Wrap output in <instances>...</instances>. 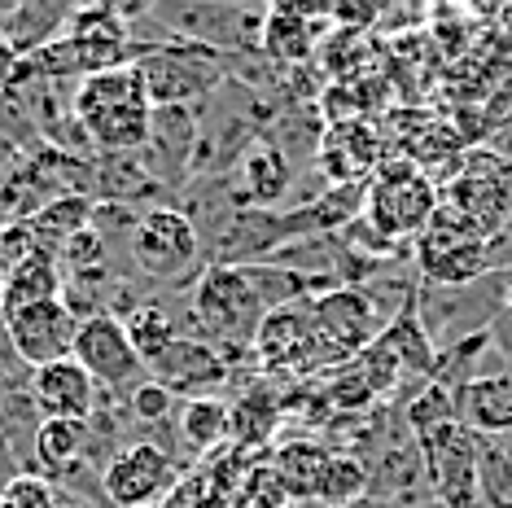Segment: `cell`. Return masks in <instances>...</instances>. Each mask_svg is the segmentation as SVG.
Segmentation results:
<instances>
[{
  "instance_id": "8992f818",
  "label": "cell",
  "mask_w": 512,
  "mask_h": 508,
  "mask_svg": "<svg viewBox=\"0 0 512 508\" xmlns=\"http://www.w3.org/2000/svg\"><path fill=\"white\" fill-rule=\"evenodd\" d=\"M71 360L84 368L106 395H119V399L132 395L141 381H149V368L141 355H136L132 338H127L123 316H114V311H97V316L79 320Z\"/></svg>"
},
{
  "instance_id": "7402d4cb",
  "label": "cell",
  "mask_w": 512,
  "mask_h": 508,
  "mask_svg": "<svg viewBox=\"0 0 512 508\" xmlns=\"http://www.w3.org/2000/svg\"><path fill=\"white\" fill-rule=\"evenodd\" d=\"M92 215H97V202H92V198H79V193L53 198L49 206H44V211H36V215L27 219L31 241H36V250L57 254V250H62L75 233H84V228H92Z\"/></svg>"
},
{
  "instance_id": "3957f363",
  "label": "cell",
  "mask_w": 512,
  "mask_h": 508,
  "mask_svg": "<svg viewBox=\"0 0 512 508\" xmlns=\"http://www.w3.org/2000/svg\"><path fill=\"white\" fill-rule=\"evenodd\" d=\"M272 311L254 294L246 268H206L193 290V320L206 333V342L228 351V346H250L259 338L263 320Z\"/></svg>"
},
{
  "instance_id": "7c38bea8",
  "label": "cell",
  "mask_w": 512,
  "mask_h": 508,
  "mask_svg": "<svg viewBox=\"0 0 512 508\" xmlns=\"http://www.w3.org/2000/svg\"><path fill=\"white\" fill-rule=\"evenodd\" d=\"M416 268H421L429 285H469L495 268L491 241L469 237V233H460V228L434 219V224L416 237Z\"/></svg>"
},
{
  "instance_id": "1f68e13d",
  "label": "cell",
  "mask_w": 512,
  "mask_h": 508,
  "mask_svg": "<svg viewBox=\"0 0 512 508\" xmlns=\"http://www.w3.org/2000/svg\"><path fill=\"white\" fill-rule=\"evenodd\" d=\"M18 71H22V57L9 49L5 40H0V97H5L9 88H14V79H18Z\"/></svg>"
},
{
  "instance_id": "8fae6325",
  "label": "cell",
  "mask_w": 512,
  "mask_h": 508,
  "mask_svg": "<svg viewBox=\"0 0 512 508\" xmlns=\"http://www.w3.org/2000/svg\"><path fill=\"white\" fill-rule=\"evenodd\" d=\"M307 311L311 325H316V338L329 355H355L386 333L377 303L364 290H351V285H333V290L316 294Z\"/></svg>"
},
{
  "instance_id": "30bf717a",
  "label": "cell",
  "mask_w": 512,
  "mask_h": 508,
  "mask_svg": "<svg viewBox=\"0 0 512 508\" xmlns=\"http://www.w3.org/2000/svg\"><path fill=\"white\" fill-rule=\"evenodd\" d=\"M75 333H79V316L62 303V298L22 307L5 320L9 355H14L22 368H44V364H57V360H71Z\"/></svg>"
},
{
  "instance_id": "7a4b0ae2",
  "label": "cell",
  "mask_w": 512,
  "mask_h": 508,
  "mask_svg": "<svg viewBox=\"0 0 512 508\" xmlns=\"http://www.w3.org/2000/svg\"><path fill=\"white\" fill-rule=\"evenodd\" d=\"M132 66L141 75L154 110H162V106H193V101L215 97L232 79L237 53L193 40H158L149 49H132Z\"/></svg>"
},
{
  "instance_id": "836d02e7",
  "label": "cell",
  "mask_w": 512,
  "mask_h": 508,
  "mask_svg": "<svg viewBox=\"0 0 512 508\" xmlns=\"http://www.w3.org/2000/svg\"><path fill=\"white\" fill-rule=\"evenodd\" d=\"M71 508H110V504H71Z\"/></svg>"
},
{
  "instance_id": "484cf974",
  "label": "cell",
  "mask_w": 512,
  "mask_h": 508,
  "mask_svg": "<svg viewBox=\"0 0 512 508\" xmlns=\"http://www.w3.org/2000/svg\"><path fill=\"white\" fill-rule=\"evenodd\" d=\"M127 338H132V346H136V355L145 360V368L158 360L162 351H167L171 342L180 338V329H176V316H167L162 307H154V303H136L132 311H127Z\"/></svg>"
},
{
  "instance_id": "603a6c76",
  "label": "cell",
  "mask_w": 512,
  "mask_h": 508,
  "mask_svg": "<svg viewBox=\"0 0 512 508\" xmlns=\"http://www.w3.org/2000/svg\"><path fill=\"white\" fill-rule=\"evenodd\" d=\"M316 44V27H311V14L298 5H276L263 14V31H259V49L267 57H281V62H298V57L311 53Z\"/></svg>"
},
{
  "instance_id": "f546056e",
  "label": "cell",
  "mask_w": 512,
  "mask_h": 508,
  "mask_svg": "<svg viewBox=\"0 0 512 508\" xmlns=\"http://www.w3.org/2000/svg\"><path fill=\"white\" fill-rule=\"evenodd\" d=\"M0 504L5 508H57V487H49L36 473H14L0 487Z\"/></svg>"
},
{
  "instance_id": "d4e9b609",
  "label": "cell",
  "mask_w": 512,
  "mask_h": 508,
  "mask_svg": "<svg viewBox=\"0 0 512 508\" xmlns=\"http://www.w3.org/2000/svg\"><path fill=\"white\" fill-rule=\"evenodd\" d=\"M180 438L189 452L211 456L219 443H228V403L215 399V395L189 399L180 408Z\"/></svg>"
},
{
  "instance_id": "f1b7e54d",
  "label": "cell",
  "mask_w": 512,
  "mask_h": 508,
  "mask_svg": "<svg viewBox=\"0 0 512 508\" xmlns=\"http://www.w3.org/2000/svg\"><path fill=\"white\" fill-rule=\"evenodd\" d=\"M276 421H281V403H272L263 390H250L237 408H228V438L232 443H263L272 438Z\"/></svg>"
},
{
  "instance_id": "9a60e30c",
  "label": "cell",
  "mask_w": 512,
  "mask_h": 508,
  "mask_svg": "<svg viewBox=\"0 0 512 508\" xmlns=\"http://www.w3.org/2000/svg\"><path fill=\"white\" fill-rule=\"evenodd\" d=\"M228 373L232 368L219 346L202 342V338H184V333L149 364V377H154L158 386H167L171 395H189V399H206L219 381H228Z\"/></svg>"
},
{
  "instance_id": "e0dca14e",
  "label": "cell",
  "mask_w": 512,
  "mask_h": 508,
  "mask_svg": "<svg viewBox=\"0 0 512 508\" xmlns=\"http://www.w3.org/2000/svg\"><path fill=\"white\" fill-rule=\"evenodd\" d=\"M316 163L329 184H368L381 167V141L368 123H333L316 145Z\"/></svg>"
},
{
  "instance_id": "e575fe53",
  "label": "cell",
  "mask_w": 512,
  "mask_h": 508,
  "mask_svg": "<svg viewBox=\"0 0 512 508\" xmlns=\"http://www.w3.org/2000/svg\"><path fill=\"white\" fill-rule=\"evenodd\" d=\"M154 508H171V504H167V500H162V504H154Z\"/></svg>"
},
{
  "instance_id": "d6a6232c",
  "label": "cell",
  "mask_w": 512,
  "mask_h": 508,
  "mask_svg": "<svg viewBox=\"0 0 512 508\" xmlns=\"http://www.w3.org/2000/svg\"><path fill=\"white\" fill-rule=\"evenodd\" d=\"M351 508H381L377 500H359V504H351Z\"/></svg>"
},
{
  "instance_id": "4fadbf2b",
  "label": "cell",
  "mask_w": 512,
  "mask_h": 508,
  "mask_svg": "<svg viewBox=\"0 0 512 508\" xmlns=\"http://www.w3.org/2000/svg\"><path fill=\"white\" fill-rule=\"evenodd\" d=\"M294 184V163L276 141H254L246 154L237 158L232 176H224V189L237 206H254V211H276L281 198Z\"/></svg>"
},
{
  "instance_id": "2e32d148",
  "label": "cell",
  "mask_w": 512,
  "mask_h": 508,
  "mask_svg": "<svg viewBox=\"0 0 512 508\" xmlns=\"http://www.w3.org/2000/svg\"><path fill=\"white\" fill-rule=\"evenodd\" d=\"M254 351H259L263 368H272V373L320 364V351H324V346H320V338H316V325H311L307 303L272 311V316L263 320L259 338H254Z\"/></svg>"
},
{
  "instance_id": "44dd1931",
  "label": "cell",
  "mask_w": 512,
  "mask_h": 508,
  "mask_svg": "<svg viewBox=\"0 0 512 508\" xmlns=\"http://www.w3.org/2000/svg\"><path fill=\"white\" fill-rule=\"evenodd\" d=\"M75 9L71 5H44V0H22V5L0 9V40L9 44L18 57L40 53L44 44H53L66 31Z\"/></svg>"
},
{
  "instance_id": "5b68a950",
  "label": "cell",
  "mask_w": 512,
  "mask_h": 508,
  "mask_svg": "<svg viewBox=\"0 0 512 508\" xmlns=\"http://www.w3.org/2000/svg\"><path fill=\"white\" fill-rule=\"evenodd\" d=\"M127 254L136 272L158 285H176L193 268H202V241L180 206H149L136 215L127 228Z\"/></svg>"
},
{
  "instance_id": "d6986e66",
  "label": "cell",
  "mask_w": 512,
  "mask_h": 508,
  "mask_svg": "<svg viewBox=\"0 0 512 508\" xmlns=\"http://www.w3.org/2000/svg\"><path fill=\"white\" fill-rule=\"evenodd\" d=\"M88 465V421H40L31 438V473L49 487L75 478Z\"/></svg>"
},
{
  "instance_id": "ffe728a7",
  "label": "cell",
  "mask_w": 512,
  "mask_h": 508,
  "mask_svg": "<svg viewBox=\"0 0 512 508\" xmlns=\"http://www.w3.org/2000/svg\"><path fill=\"white\" fill-rule=\"evenodd\" d=\"M62 285H66V272H62V263H57V254H49V250L22 254L18 263H9L5 281H0V325L22 307L62 298Z\"/></svg>"
},
{
  "instance_id": "52a82bcc",
  "label": "cell",
  "mask_w": 512,
  "mask_h": 508,
  "mask_svg": "<svg viewBox=\"0 0 512 508\" xmlns=\"http://www.w3.org/2000/svg\"><path fill=\"white\" fill-rule=\"evenodd\" d=\"M180 487V465L167 447L158 443H123L110 456V465L101 469V495L110 500V508H154L171 491Z\"/></svg>"
},
{
  "instance_id": "83f0119b",
  "label": "cell",
  "mask_w": 512,
  "mask_h": 508,
  "mask_svg": "<svg viewBox=\"0 0 512 508\" xmlns=\"http://www.w3.org/2000/svg\"><path fill=\"white\" fill-rule=\"evenodd\" d=\"M316 500L333 504V508H351L359 500H368V465L355 456H329V465L320 473V487H316Z\"/></svg>"
},
{
  "instance_id": "ba28073f",
  "label": "cell",
  "mask_w": 512,
  "mask_h": 508,
  "mask_svg": "<svg viewBox=\"0 0 512 508\" xmlns=\"http://www.w3.org/2000/svg\"><path fill=\"white\" fill-rule=\"evenodd\" d=\"M202 154V114L197 106H162L149 119V136L141 145V163L154 171L162 189H184L197 176Z\"/></svg>"
},
{
  "instance_id": "6da1fadb",
  "label": "cell",
  "mask_w": 512,
  "mask_h": 508,
  "mask_svg": "<svg viewBox=\"0 0 512 508\" xmlns=\"http://www.w3.org/2000/svg\"><path fill=\"white\" fill-rule=\"evenodd\" d=\"M75 119L84 127V136L92 141L101 158L106 154H141L149 119H154V101L136 75V66H114L75 84Z\"/></svg>"
},
{
  "instance_id": "4316f807",
  "label": "cell",
  "mask_w": 512,
  "mask_h": 508,
  "mask_svg": "<svg viewBox=\"0 0 512 508\" xmlns=\"http://www.w3.org/2000/svg\"><path fill=\"white\" fill-rule=\"evenodd\" d=\"M477 495L486 508H512V447L477 438Z\"/></svg>"
},
{
  "instance_id": "5bb4252c",
  "label": "cell",
  "mask_w": 512,
  "mask_h": 508,
  "mask_svg": "<svg viewBox=\"0 0 512 508\" xmlns=\"http://www.w3.org/2000/svg\"><path fill=\"white\" fill-rule=\"evenodd\" d=\"M27 390L40 421H92L101 403V386L75 360H57L27 373Z\"/></svg>"
},
{
  "instance_id": "4dcf8cb0",
  "label": "cell",
  "mask_w": 512,
  "mask_h": 508,
  "mask_svg": "<svg viewBox=\"0 0 512 508\" xmlns=\"http://www.w3.org/2000/svg\"><path fill=\"white\" fill-rule=\"evenodd\" d=\"M171 408H176V395H171L167 386H158L154 377L141 381V386L127 395V412H132V421H149V425L171 421Z\"/></svg>"
},
{
  "instance_id": "ac0fdd59",
  "label": "cell",
  "mask_w": 512,
  "mask_h": 508,
  "mask_svg": "<svg viewBox=\"0 0 512 508\" xmlns=\"http://www.w3.org/2000/svg\"><path fill=\"white\" fill-rule=\"evenodd\" d=\"M460 425L473 438H508L512 434V373L469 377L456 390Z\"/></svg>"
},
{
  "instance_id": "277c9868",
  "label": "cell",
  "mask_w": 512,
  "mask_h": 508,
  "mask_svg": "<svg viewBox=\"0 0 512 508\" xmlns=\"http://www.w3.org/2000/svg\"><path fill=\"white\" fill-rule=\"evenodd\" d=\"M438 211V189L429 184V176L416 163H386L377 167V176L368 180V198H364V219L372 233H381L394 241H412L434 224Z\"/></svg>"
},
{
  "instance_id": "cb8c5ba5",
  "label": "cell",
  "mask_w": 512,
  "mask_h": 508,
  "mask_svg": "<svg viewBox=\"0 0 512 508\" xmlns=\"http://www.w3.org/2000/svg\"><path fill=\"white\" fill-rule=\"evenodd\" d=\"M333 452H324L320 443H311V438H294V443H285L281 452H276L272 469L276 478L285 482L289 500H316V487H320V473L329 465Z\"/></svg>"
},
{
  "instance_id": "9c48e42d",
  "label": "cell",
  "mask_w": 512,
  "mask_h": 508,
  "mask_svg": "<svg viewBox=\"0 0 512 508\" xmlns=\"http://www.w3.org/2000/svg\"><path fill=\"white\" fill-rule=\"evenodd\" d=\"M416 447H421L425 460L429 495L442 508H482V495H477V438L460 421L421 438Z\"/></svg>"
}]
</instances>
